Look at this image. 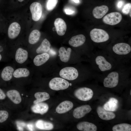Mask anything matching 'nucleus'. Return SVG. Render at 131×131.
<instances>
[{"label": "nucleus", "instance_id": "f257e3e1", "mask_svg": "<svg viewBox=\"0 0 131 131\" xmlns=\"http://www.w3.org/2000/svg\"><path fill=\"white\" fill-rule=\"evenodd\" d=\"M91 68L95 72L105 74L120 64L104 50L93 51L89 57Z\"/></svg>", "mask_w": 131, "mask_h": 131}, {"label": "nucleus", "instance_id": "f03ea898", "mask_svg": "<svg viewBox=\"0 0 131 131\" xmlns=\"http://www.w3.org/2000/svg\"><path fill=\"white\" fill-rule=\"evenodd\" d=\"M120 64L130 65L131 47L124 42L117 43L111 47L103 50Z\"/></svg>", "mask_w": 131, "mask_h": 131}, {"label": "nucleus", "instance_id": "7ed1b4c3", "mask_svg": "<svg viewBox=\"0 0 131 131\" xmlns=\"http://www.w3.org/2000/svg\"><path fill=\"white\" fill-rule=\"evenodd\" d=\"M131 67L130 65L120 64L113 70L105 74L103 80L104 86L112 88L117 87L121 78L127 77L131 74Z\"/></svg>", "mask_w": 131, "mask_h": 131}, {"label": "nucleus", "instance_id": "20e7f679", "mask_svg": "<svg viewBox=\"0 0 131 131\" xmlns=\"http://www.w3.org/2000/svg\"><path fill=\"white\" fill-rule=\"evenodd\" d=\"M91 40L96 43H102L108 41L109 39V34L104 30L100 29L94 28L90 33Z\"/></svg>", "mask_w": 131, "mask_h": 131}, {"label": "nucleus", "instance_id": "39448f33", "mask_svg": "<svg viewBox=\"0 0 131 131\" xmlns=\"http://www.w3.org/2000/svg\"><path fill=\"white\" fill-rule=\"evenodd\" d=\"M69 86V83L65 79L60 77H55L51 79L49 83V86L51 89L55 90H64Z\"/></svg>", "mask_w": 131, "mask_h": 131}, {"label": "nucleus", "instance_id": "423d86ee", "mask_svg": "<svg viewBox=\"0 0 131 131\" xmlns=\"http://www.w3.org/2000/svg\"><path fill=\"white\" fill-rule=\"evenodd\" d=\"M59 75L62 78L69 80L72 81L77 79L79 75L77 69L72 67H67L62 69Z\"/></svg>", "mask_w": 131, "mask_h": 131}, {"label": "nucleus", "instance_id": "0eeeda50", "mask_svg": "<svg viewBox=\"0 0 131 131\" xmlns=\"http://www.w3.org/2000/svg\"><path fill=\"white\" fill-rule=\"evenodd\" d=\"M74 94L78 99L82 101H87L92 98L93 92L90 88L82 87L76 90L74 92Z\"/></svg>", "mask_w": 131, "mask_h": 131}, {"label": "nucleus", "instance_id": "6e6552de", "mask_svg": "<svg viewBox=\"0 0 131 131\" xmlns=\"http://www.w3.org/2000/svg\"><path fill=\"white\" fill-rule=\"evenodd\" d=\"M122 18V15L120 13L114 12L105 16L103 19V21L106 24L113 25L119 23Z\"/></svg>", "mask_w": 131, "mask_h": 131}, {"label": "nucleus", "instance_id": "1a4fd4ad", "mask_svg": "<svg viewBox=\"0 0 131 131\" xmlns=\"http://www.w3.org/2000/svg\"><path fill=\"white\" fill-rule=\"evenodd\" d=\"M30 8L33 20L35 21H38L42 14V9L41 4L38 2H33L30 5Z\"/></svg>", "mask_w": 131, "mask_h": 131}, {"label": "nucleus", "instance_id": "9d476101", "mask_svg": "<svg viewBox=\"0 0 131 131\" xmlns=\"http://www.w3.org/2000/svg\"><path fill=\"white\" fill-rule=\"evenodd\" d=\"M91 110V106L89 105H82L76 108L74 110L73 115L76 118H81L90 113Z\"/></svg>", "mask_w": 131, "mask_h": 131}, {"label": "nucleus", "instance_id": "9b49d317", "mask_svg": "<svg viewBox=\"0 0 131 131\" xmlns=\"http://www.w3.org/2000/svg\"><path fill=\"white\" fill-rule=\"evenodd\" d=\"M86 41L85 36L82 34H79L73 36L69 40L68 43L71 46L77 48L83 45Z\"/></svg>", "mask_w": 131, "mask_h": 131}, {"label": "nucleus", "instance_id": "f8f14e48", "mask_svg": "<svg viewBox=\"0 0 131 131\" xmlns=\"http://www.w3.org/2000/svg\"><path fill=\"white\" fill-rule=\"evenodd\" d=\"M21 30L19 24L16 22L12 23L9 26L8 30V37L11 39L16 38L19 34Z\"/></svg>", "mask_w": 131, "mask_h": 131}, {"label": "nucleus", "instance_id": "ddd939ff", "mask_svg": "<svg viewBox=\"0 0 131 131\" xmlns=\"http://www.w3.org/2000/svg\"><path fill=\"white\" fill-rule=\"evenodd\" d=\"M54 25L57 34L62 36L65 34L67 29V25L64 21L61 18H57L55 20Z\"/></svg>", "mask_w": 131, "mask_h": 131}, {"label": "nucleus", "instance_id": "4468645a", "mask_svg": "<svg viewBox=\"0 0 131 131\" xmlns=\"http://www.w3.org/2000/svg\"><path fill=\"white\" fill-rule=\"evenodd\" d=\"M97 112L99 117L101 119L104 120H112L115 118L116 116L114 113L106 111L100 106L97 107Z\"/></svg>", "mask_w": 131, "mask_h": 131}, {"label": "nucleus", "instance_id": "2eb2a0df", "mask_svg": "<svg viewBox=\"0 0 131 131\" xmlns=\"http://www.w3.org/2000/svg\"><path fill=\"white\" fill-rule=\"evenodd\" d=\"M73 106V104L71 101L66 100L60 103L56 108V112L59 114L65 113L71 109Z\"/></svg>", "mask_w": 131, "mask_h": 131}, {"label": "nucleus", "instance_id": "dca6fc26", "mask_svg": "<svg viewBox=\"0 0 131 131\" xmlns=\"http://www.w3.org/2000/svg\"><path fill=\"white\" fill-rule=\"evenodd\" d=\"M28 57V53L27 50L21 48H19L16 52L15 59L18 63L22 64L26 60Z\"/></svg>", "mask_w": 131, "mask_h": 131}, {"label": "nucleus", "instance_id": "f3484780", "mask_svg": "<svg viewBox=\"0 0 131 131\" xmlns=\"http://www.w3.org/2000/svg\"><path fill=\"white\" fill-rule=\"evenodd\" d=\"M108 10V7L105 5L97 6L93 10V15L95 18L97 19H100L106 14Z\"/></svg>", "mask_w": 131, "mask_h": 131}, {"label": "nucleus", "instance_id": "a211bd4d", "mask_svg": "<svg viewBox=\"0 0 131 131\" xmlns=\"http://www.w3.org/2000/svg\"><path fill=\"white\" fill-rule=\"evenodd\" d=\"M79 130L83 131H96L97 127L94 124L87 122L83 121L79 123L77 125Z\"/></svg>", "mask_w": 131, "mask_h": 131}, {"label": "nucleus", "instance_id": "6ab92c4d", "mask_svg": "<svg viewBox=\"0 0 131 131\" xmlns=\"http://www.w3.org/2000/svg\"><path fill=\"white\" fill-rule=\"evenodd\" d=\"M49 108V106L47 104L40 102L35 104L32 107L31 109L35 113L43 115L48 111Z\"/></svg>", "mask_w": 131, "mask_h": 131}, {"label": "nucleus", "instance_id": "aec40b11", "mask_svg": "<svg viewBox=\"0 0 131 131\" xmlns=\"http://www.w3.org/2000/svg\"><path fill=\"white\" fill-rule=\"evenodd\" d=\"M50 57L49 55L47 53H42L36 56L33 60L34 64L37 66H41L47 61Z\"/></svg>", "mask_w": 131, "mask_h": 131}, {"label": "nucleus", "instance_id": "412c9836", "mask_svg": "<svg viewBox=\"0 0 131 131\" xmlns=\"http://www.w3.org/2000/svg\"><path fill=\"white\" fill-rule=\"evenodd\" d=\"M72 49L68 48L66 50L63 47H61L58 50V53L60 60L62 62L66 63L68 62L70 59Z\"/></svg>", "mask_w": 131, "mask_h": 131}, {"label": "nucleus", "instance_id": "4be33fe9", "mask_svg": "<svg viewBox=\"0 0 131 131\" xmlns=\"http://www.w3.org/2000/svg\"><path fill=\"white\" fill-rule=\"evenodd\" d=\"M6 94L8 97L14 103L18 104L21 102V96L17 90H10L7 92Z\"/></svg>", "mask_w": 131, "mask_h": 131}, {"label": "nucleus", "instance_id": "5701e85b", "mask_svg": "<svg viewBox=\"0 0 131 131\" xmlns=\"http://www.w3.org/2000/svg\"><path fill=\"white\" fill-rule=\"evenodd\" d=\"M118 102L116 98H112L106 103L103 106L106 110L114 111H115L118 107Z\"/></svg>", "mask_w": 131, "mask_h": 131}, {"label": "nucleus", "instance_id": "b1692460", "mask_svg": "<svg viewBox=\"0 0 131 131\" xmlns=\"http://www.w3.org/2000/svg\"><path fill=\"white\" fill-rule=\"evenodd\" d=\"M14 72L13 68L10 66L5 67L3 69L1 74L2 79L5 81H8L12 79Z\"/></svg>", "mask_w": 131, "mask_h": 131}, {"label": "nucleus", "instance_id": "393cba45", "mask_svg": "<svg viewBox=\"0 0 131 131\" xmlns=\"http://www.w3.org/2000/svg\"><path fill=\"white\" fill-rule=\"evenodd\" d=\"M50 46L49 42L45 38L42 41L40 46L36 49V52L38 54L46 53L50 50Z\"/></svg>", "mask_w": 131, "mask_h": 131}, {"label": "nucleus", "instance_id": "a878e982", "mask_svg": "<svg viewBox=\"0 0 131 131\" xmlns=\"http://www.w3.org/2000/svg\"><path fill=\"white\" fill-rule=\"evenodd\" d=\"M35 125L38 128L42 130H51L54 128L52 123L42 120H38L36 122Z\"/></svg>", "mask_w": 131, "mask_h": 131}, {"label": "nucleus", "instance_id": "bb28decb", "mask_svg": "<svg viewBox=\"0 0 131 131\" xmlns=\"http://www.w3.org/2000/svg\"><path fill=\"white\" fill-rule=\"evenodd\" d=\"M34 96L36 99L33 102L34 104L41 102L48 99L50 98L49 94L45 92H37L34 94Z\"/></svg>", "mask_w": 131, "mask_h": 131}, {"label": "nucleus", "instance_id": "cd10ccee", "mask_svg": "<svg viewBox=\"0 0 131 131\" xmlns=\"http://www.w3.org/2000/svg\"><path fill=\"white\" fill-rule=\"evenodd\" d=\"M30 74L29 70L26 68H19L16 69L14 72L13 75L16 78L28 76Z\"/></svg>", "mask_w": 131, "mask_h": 131}, {"label": "nucleus", "instance_id": "c85d7f7f", "mask_svg": "<svg viewBox=\"0 0 131 131\" xmlns=\"http://www.w3.org/2000/svg\"><path fill=\"white\" fill-rule=\"evenodd\" d=\"M41 33L40 32L37 30H34L30 34L28 38L29 43L34 44L37 43L39 40Z\"/></svg>", "mask_w": 131, "mask_h": 131}, {"label": "nucleus", "instance_id": "c756f323", "mask_svg": "<svg viewBox=\"0 0 131 131\" xmlns=\"http://www.w3.org/2000/svg\"><path fill=\"white\" fill-rule=\"evenodd\" d=\"M113 131H131V125L127 123H122L114 125L112 127Z\"/></svg>", "mask_w": 131, "mask_h": 131}, {"label": "nucleus", "instance_id": "7c9ffc66", "mask_svg": "<svg viewBox=\"0 0 131 131\" xmlns=\"http://www.w3.org/2000/svg\"><path fill=\"white\" fill-rule=\"evenodd\" d=\"M58 0H47L46 3V8L49 11L52 10L56 6Z\"/></svg>", "mask_w": 131, "mask_h": 131}, {"label": "nucleus", "instance_id": "2f4dec72", "mask_svg": "<svg viewBox=\"0 0 131 131\" xmlns=\"http://www.w3.org/2000/svg\"><path fill=\"white\" fill-rule=\"evenodd\" d=\"M8 116V113L5 110H0V123H3L5 121Z\"/></svg>", "mask_w": 131, "mask_h": 131}, {"label": "nucleus", "instance_id": "473e14b6", "mask_svg": "<svg viewBox=\"0 0 131 131\" xmlns=\"http://www.w3.org/2000/svg\"><path fill=\"white\" fill-rule=\"evenodd\" d=\"M131 4L130 3L126 4L122 10V12L125 14L127 15L131 11Z\"/></svg>", "mask_w": 131, "mask_h": 131}, {"label": "nucleus", "instance_id": "72a5a7b5", "mask_svg": "<svg viewBox=\"0 0 131 131\" xmlns=\"http://www.w3.org/2000/svg\"><path fill=\"white\" fill-rule=\"evenodd\" d=\"M6 97V95L3 91L0 88V99H4Z\"/></svg>", "mask_w": 131, "mask_h": 131}, {"label": "nucleus", "instance_id": "f704fd0d", "mask_svg": "<svg viewBox=\"0 0 131 131\" xmlns=\"http://www.w3.org/2000/svg\"><path fill=\"white\" fill-rule=\"evenodd\" d=\"M65 11L66 13L68 15H71L73 14L74 11L71 9H65Z\"/></svg>", "mask_w": 131, "mask_h": 131}, {"label": "nucleus", "instance_id": "c9c22d12", "mask_svg": "<svg viewBox=\"0 0 131 131\" xmlns=\"http://www.w3.org/2000/svg\"><path fill=\"white\" fill-rule=\"evenodd\" d=\"M123 2L122 1H119L117 5V7L119 8H121L123 5Z\"/></svg>", "mask_w": 131, "mask_h": 131}, {"label": "nucleus", "instance_id": "e433bc0d", "mask_svg": "<svg viewBox=\"0 0 131 131\" xmlns=\"http://www.w3.org/2000/svg\"><path fill=\"white\" fill-rule=\"evenodd\" d=\"M74 2L76 3H78L79 2V0H72Z\"/></svg>", "mask_w": 131, "mask_h": 131}, {"label": "nucleus", "instance_id": "4c0bfd02", "mask_svg": "<svg viewBox=\"0 0 131 131\" xmlns=\"http://www.w3.org/2000/svg\"><path fill=\"white\" fill-rule=\"evenodd\" d=\"M18 0L19 2H22L24 0Z\"/></svg>", "mask_w": 131, "mask_h": 131}, {"label": "nucleus", "instance_id": "58836bf2", "mask_svg": "<svg viewBox=\"0 0 131 131\" xmlns=\"http://www.w3.org/2000/svg\"><path fill=\"white\" fill-rule=\"evenodd\" d=\"M2 58L1 55L0 54V61L1 60Z\"/></svg>", "mask_w": 131, "mask_h": 131}, {"label": "nucleus", "instance_id": "ea45409f", "mask_svg": "<svg viewBox=\"0 0 131 131\" xmlns=\"http://www.w3.org/2000/svg\"><path fill=\"white\" fill-rule=\"evenodd\" d=\"M131 11L130 12V17H131Z\"/></svg>", "mask_w": 131, "mask_h": 131}, {"label": "nucleus", "instance_id": "a19ab883", "mask_svg": "<svg viewBox=\"0 0 131 131\" xmlns=\"http://www.w3.org/2000/svg\"><path fill=\"white\" fill-rule=\"evenodd\" d=\"M72 84L71 83H69V86H71L72 85Z\"/></svg>", "mask_w": 131, "mask_h": 131}, {"label": "nucleus", "instance_id": "79ce46f5", "mask_svg": "<svg viewBox=\"0 0 131 131\" xmlns=\"http://www.w3.org/2000/svg\"><path fill=\"white\" fill-rule=\"evenodd\" d=\"M130 94L131 95V90H130Z\"/></svg>", "mask_w": 131, "mask_h": 131}]
</instances>
